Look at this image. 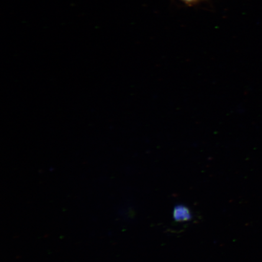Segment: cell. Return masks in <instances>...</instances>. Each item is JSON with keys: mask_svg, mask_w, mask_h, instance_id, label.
Listing matches in <instances>:
<instances>
[{"mask_svg": "<svg viewBox=\"0 0 262 262\" xmlns=\"http://www.w3.org/2000/svg\"><path fill=\"white\" fill-rule=\"evenodd\" d=\"M181 1L187 5H193L195 4L196 3L199 2L201 0H181Z\"/></svg>", "mask_w": 262, "mask_h": 262, "instance_id": "7a4b0ae2", "label": "cell"}, {"mask_svg": "<svg viewBox=\"0 0 262 262\" xmlns=\"http://www.w3.org/2000/svg\"><path fill=\"white\" fill-rule=\"evenodd\" d=\"M173 219L176 222H185L192 220V214L189 208L183 205H178L173 208Z\"/></svg>", "mask_w": 262, "mask_h": 262, "instance_id": "6da1fadb", "label": "cell"}]
</instances>
